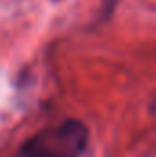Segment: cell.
I'll return each instance as SVG.
<instances>
[{
  "label": "cell",
  "mask_w": 156,
  "mask_h": 157,
  "mask_svg": "<svg viewBox=\"0 0 156 157\" xmlns=\"http://www.w3.org/2000/svg\"><path fill=\"white\" fill-rule=\"evenodd\" d=\"M88 143V130L83 122L68 119L63 124L42 130L24 143L17 157H79Z\"/></svg>",
  "instance_id": "obj_1"
}]
</instances>
